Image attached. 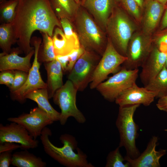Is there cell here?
Here are the masks:
<instances>
[{
    "instance_id": "1",
    "label": "cell",
    "mask_w": 167,
    "mask_h": 167,
    "mask_svg": "<svg viewBox=\"0 0 167 167\" xmlns=\"http://www.w3.org/2000/svg\"><path fill=\"white\" fill-rule=\"evenodd\" d=\"M11 24L18 47L26 55L34 49L30 43L34 31L46 33L52 37L56 27L62 28L49 0H19Z\"/></svg>"
},
{
    "instance_id": "2",
    "label": "cell",
    "mask_w": 167,
    "mask_h": 167,
    "mask_svg": "<svg viewBox=\"0 0 167 167\" xmlns=\"http://www.w3.org/2000/svg\"><path fill=\"white\" fill-rule=\"evenodd\" d=\"M52 134L51 130L46 126L40 136L44 151L50 157L67 167H94L88 162L86 154L77 147V142L74 137L67 134L61 135L59 139L63 145L58 147L49 139Z\"/></svg>"
},
{
    "instance_id": "3",
    "label": "cell",
    "mask_w": 167,
    "mask_h": 167,
    "mask_svg": "<svg viewBox=\"0 0 167 167\" xmlns=\"http://www.w3.org/2000/svg\"><path fill=\"white\" fill-rule=\"evenodd\" d=\"M76 32L81 46L85 50L102 55L106 45L101 28L88 12L79 7L75 18Z\"/></svg>"
},
{
    "instance_id": "4",
    "label": "cell",
    "mask_w": 167,
    "mask_h": 167,
    "mask_svg": "<svg viewBox=\"0 0 167 167\" xmlns=\"http://www.w3.org/2000/svg\"><path fill=\"white\" fill-rule=\"evenodd\" d=\"M105 29L116 49L126 56L128 46L135 27L125 12L117 5L109 18Z\"/></svg>"
},
{
    "instance_id": "5",
    "label": "cell",
    "mask_w": 167,
    "mask_h": 167,
    "mask_svg": "<svg viewBox=\"0 0 167 167\" xmlns=\"http://www.w3.org/2000/svg\"><path fill=\"white\" fill-rule=\"evenodd\" d=\"M140 105L119 106L116 125L120 136L119 146L124 147L127 155L130 158H137L140 153L136 145L138 136V126L134 121V113Z\"/></svg>"
},
{
    "instance_id": "6",
    "label": "cell",
    "mask_w": 167,
    "mask_h": 167,
    "mask_svg": "<svg viewBox=\"0 0 167 167\" xmlns=\"http://www.w3.org/2000/svg\"><path fill=\"white\" fill-rule=\"evenodd\" d=\"M77 91L72 82L68 79L54 95V102L61 110L59 121L61 125H64L70 117L74 118L79 123L86 122L85 116L76 105Z\"/></svg>"
},
{
    "instance_id": "7",
    "label": "cell",
    "mask_w": 167,
    "mask_h": 167,
    "mask_svg": "<svg viewBox=\"0 0 167 167\" xmlns=\"http://www.w3.org/2000/svg\"><path fill=\"white\" fill-rule=\"evenodd\" d=\"M139 72L138 69L128 70L122 67L119 71L96 88L105 100L115 101L122 93L136 84Z\"/></svg>"
},
{
    "instance_id": "8",
    "label": "cell",
    "mask_w": 167,
    "mask_h": 167,
    "mask_svg": "<svg viewBox=\"0 0 167 167\" xmlns=\"http://www.w3.org/2000/svg\"><path fill=\"white\" fill-rule=\"evenodd\" d=\"M127 59V57L121 54L117 51L111 40L108 39L105 50L90 83V88H96L104 81L109 74L116 71Z\"/></svg>"
},
{
    "instance_id": "9",
    "label": "cell",
    "mask_w": 167,
    "mask_h": 167,
    "mask_svg": "<svg viewBox=\"0 0 167 167\" xmlns=\"http://www.w3.org/2000/svg\"><path fill=\"white\" fill-rule=\"evenodd\" d=\"M100 60L95 52L85 50L75 63L68 79L78 91H84L90 83Z\"/></svg>"
},
{
    "instance_id": "10",
    "label": "cell",
    "mask_w": 167,
    "mask_h": 167,
    "mask_svg": "<svg viewBox=\"0 0 167 167\" xmlns=\"http://www.w3.org/2000/svg\"><path fill=\"white\" fill-rule=\"evenodd\" d=\"M42 40L40 37H32L31 44L34 47V60L28 72L27 80L24 85L15 92L11 93L12 99L20 102H24L25 96L29 92L36 89L47 88V84L42 80L40 71V62L38 59V54Z\"/></svg>"
},
{
    "instance_id": "11",
    "label": "cell",
    "mask_w": 167,
    "mask_h": 167,
    "mask_svg": "<svg viewBox=\"0 0 167 167\" xmlns=\"http://www.w3.org/2000/svg\"><path fill=\"white\" fill-rule=\"evenodd\" d=\"M7 120L22 126L35 139L40 136L45 127L54 122L48 114L38 107L31 109L29 113H24L16 117L9 118Z\"/></svg>"
},
{
    "instance_id": "12",
    "label": "cell",
    "mask_w": 167,
    "mask_h": 167,
    "mask_svg": "<svg viewBox=\"0 0 167 167\" xmlns=\"http://www.w3.org/2000/svg\"><path fill=\"white\" fill-rule=\"evenodd\" d=\"M5 142L19 144L23 150L36 148L39 144L25 128L14 122L4 126L0 124V143Z\"/></svg>"
},
{
    "instance_id": "13",
    "label": "cell",
    "mask_w": 167,
    "mask_h": 167,
    "mask_svg": "<svg viewBox=\"0 0 167 167\" xmlns=\"http://www.w3.org/2000/svg\"><path fill=\"white\" fill-rule=\"evenodd\" d=\"M131 38L126 53L127 59L122 66L128 70L138 69L141 67L152 48L150 44L139 34L134 35Z\"/></svg>"
},
{
    "instance_id": "14",
    "label": "cell",
    "mask_w": 167,
    "mask_h": 167,
    "mask_svg": "<svg viewBox=\"0 0 167 167\" xmlns=\"http://www.w3.org/2000/svg\"><path fill=\"white\" fill-rule=\"evenodd\" d=\"M167 55L156 46L152 47L141 67L139 74L141 82L145 86L159 73L165 65Z\"/></svg>"
},
{
    "instance_id": "15",
    "label": "cell",
    "mask_w": 167,
    "mask_h": 167,
    "mask_svg": "<svg viewBox=\"0 0 167 167\" xmlns=\"http://www.w3.org/2000/svg\"><path fill=\"white\" fill-rule=\"evenodd\" d=\"M158 141L157 137H152L145 150L137 158L132 159L127 155L124 157L131 167H159L160 159L166 153L165 149L156 150Z\"/></svg>"
},
{
    "instance_id": "16",
    "label": "cell",
    "mask_w": 167,
    "mask_h": 167,
    "mask_svg": "<svg viewBox=\"0 0 167 167\" xmlns=\"http://www.w3.org/2000/svg\"><path fill=\"white\" fill-rule=\"evenodd\" d=\"M156 97L155 93L146 88L140 87L136 84L122 93L116 99V103L119 106L135 105L149 106Z\"/></svg>"
},
{
    "instance_id": "17",
    "label": "cell",
    "mask_w": 167,
    "mask_h": 167,
    "mask_svg": "<svg viewBox=\"0 0 167 167\" xmlns=\"http://www.w3.org/2000/svg\"><path fill=\"white\" fill-rule=\"evenodd\" d=\"M22 52L18 47L12 49L9 53L0 54V71L19 70L28 72L32 65L31 58L34 54V49L24 57L18 54Z\"/></svg>"
},
{
    "instance_id": "18",
    "label": "cell",
    "mask_w": 167,
    "mask_h": 167,
    "mask_svg": "<svg viewBox=\"0 0 167 167\" xmlns=\"http://www.w3.org/2000/svg\"><path fill=\"white\" fill-rule=\"evenodd\" d=\"M117 4L114 0H85L81 4L93 16L100 28H106L109 18Z\"/></svg>"
},
{
    "instance_id": "19",
    "label": "cell",
    "mask_w": 167,
    "mask_h": 167,
    "mask_svg": "<svg viewBox=\"0 0 167 167\" xmlns=\"http://www.w3.org/2000/svg\"><path fill=\"white\" fill-rule=\"evenodd\" d=\"M166 6L156 0H145L143 25L147 33L152 32L159 24Z\"/></svg>"
},
{
    "instance_id": "20",
    "label": "cell",
    "mask_w": 167,
    "mask_h": 167,
    "mask_svg": "<svg viewBox=\"0 0 167 167\" xmlns=\"http://www.w3.org/2000/svg\"><path fill=\"white\" fill-rule=\"evenodd\" d=\"M52 38L56 56L68 55L81 46L79 38H67L62 28L58 27L54 28Z\"/></svg>"
},
{
    "instance_id": "21",
    "label": "cell",
    "mask_w": 167,
    "mask_h": 167,
    "mask_svg": "<svg viewBox=\"0 0 167 167\" xmlns=\"http://www.w3.org/2000/svg\"><path fill=\"white\" fill-rule=\"evenodd\" d=\"M47 75V88L49 99L53 97L55 92L61 87L63 70L60 62L56 59L44 63Z\"/></svg>"
},
{
    "instance_id": "22",
    "label": "cell",
    "mask_w": 167,
    "mask_h": 167,
    "mask_svg": "<svg viewBox=\"0 0 167 167\" xmlns=\"http://www.w3.org/2000/svg\"><path fill=\"white\" fill-rule=\"evenodd\" d=\"M25 99H30L36 103L38 107L45 111L54 122L59 121L60 113L55 110L50 103L47 88L34 90L28 94Z\"/></svg>"
},
{
    "instance_id": "23",
    "label": "cell",
    "mask_w": 167,
    "mask_h": 167,
    "mask_svg": "<svg viewBox=\"0 0 167 167\" xmlns=\"http://www.w3.org/2000/svg\"><path fill=\"white\" fill-rule=\"evenodd\" d=\"M51 6L58 19L65 18L71 22L80 6L75 0H49Z\"/></svg>"
},
{
    "instance_id": "24",
    "label": "cell",
    "mask_w": 167,
    "mask_h": 167,
    "mask_svg": "<svg viewBox=\"0 0 167 167\" xmlns=\"http://www.w3.org/2000/svg\"><path fill=\"white\" fill-rule=\"evenodd\" d=\"M11 164L17 167H45L46 163L41 158L30 153L27 150L12 154Z\"/></svg>"
},
{
    "instance_id": "25",
    "label": "cell",
    "mask_w": 167,
    "mask_h": 167,
    "mask_svg": "<svg viewBox=\"0 0 167 167\" xmlns=\"http://www.w3.org/2000/svg\"><path fill=\"white\" fill-rule=\"evenodd\" d=\"M144 87L154 92L156 98L167 95V68L165 65L154 79Z\"/></svg>"
},
{
    "instance_id": "26",
    "label": "cell",
    "mask_w": 167,
    "mask_h": 167,
    "mask_svg": "<svg viewBox=\"0 0 167 167\" xmlns=\"http://www.w3.org/2000/svg\"><path fill=\"white\" fill-rule=\"evenodd\" d=\"M40 32L42 40L38 52V61L44 63L51 62L56 57L52 37L46 33Z\"/></svg>"
},
{
    "instance_id": "27",
    "label": "cell",
    "mask_w": 167,
    "mask_h": 167,
    "mask_svg": "<svg viewBox=\"0 0 167 167\" xmlns=\"http://www.w3.org/2000/svg\"><path fill=\"white\" fill-rule=\"evenodd\" d=\"M16 43L11 23H2L0 25V47L4 53L11 51L12 45Z\"/></svg>"
},
{
    "instance_id": "28",
    "label": "cell",
    "mask_w": 167,
    "mask_h": 167,
    "mask_svg": "<svg viewBox=\"0 0 167 167\" xmlns=\"http://www.w3.org/2000/svg\"><path fill=\"white\" fill-rule=\"evenodd\" d=\"M19 0H5L0 2V21L2 23H11L16 15Z\"/></svg>"
},
{
    "instance_id": "29",
    "label": "cell",
    "mask_w": 167,
    "mask_h": 167,
    "mask_svg": "<svg viewBox=\"0 0 167 167\" xmlns=\"http://www.w3.org/2000/svg\"><path fill=\"white\" fill-rule=\"evenodd\" d=\"M118 146L114 150L110 152L106 158L105 167H130L129 163L125 161L120 152Z\"/></svg>"
},
{
    "instance_id": "30",
    "label": "cell",
    "mask_w": 167,
    "mask_h": 167,
    "mask_svg": "<svg viewBox=\"0 0 167 167\" xmlns=\"http://www.w3.org/2000/svg\"><path fill=\"white\" fill-rule=\"evenodd\" d=\"M120 3L123 8L137 21H140L142 9L135 0H121Z\"/></svg>"
},
{
    "instance_id": "31",
    "label": "cell",
    "mask_w": 167,
    "mask_h": 167,
    "mask_svg": "<svg viewBox=\"0 0 167 167\" xmlns=\"http://www.w3.org/2000/svg\"><path fill=\"white\" fill-rule=\"evenodd\" d=\"M14 82L9 89L11 93H13L21 88L25 84L27 80L28 72L21 71L15 70Z\"/></svg>"
},
{
    "instance_id": "32",
    "label": "cell",
    "mask_w": 167,
    "mask_h": 167,
    "mask_svg": "<svg viewBox=\"0 0 167 167\" xmlns=\"http://www.w3.org/2000/svg\"><path fill=\"white\" fill-rule=\"evenodd\" d=\"M60 21L63 32L67 38H79L77 32L70 20L66 18H62Z\"/></svg>"
},
{
    "instance_id": "33",
    "label": "cell",
    "mask_w": 167,
    "mask_h": 167,
    "mask_svg": "<svg viewBox=\"0 0 167 167\" xmlns=\"http://www.w3.org/2000/svg\"><path fill=\"white\" fill-rule=\"evenodd\" d=\"M85 50L84 48L81 45L79 49L74 50L68 55L69 57V61L66 71L70 72L71 71L75 63L84 54Z\"/></svg>"
},
{
    "instance_id": "34",
    "label": "cell",
    "mask_w": 167,
    "mask_h": 167,
    "mask_svg": "<svg viewBox=\"0 0 167 167\" xmlns=\"http://www.w3.org/2000/svg\"><path fill=\"white\" fill-rule=\"evenodd\" d=\"M15 70H5L0 73V84L10 88L12 85L15 77Z\"/></svg>"
},
{
    "instance_id": "35",
    "label": "cell",
    "mask_w": 167,
    "mask_h": 167,
    "mask_svg": "<svg viewBox=\"0 0 167 167\" xmlns=\"http://www.w3.org/2000/svg\"><path fill=\"white\" fill-rule=\"evenodd\" d=\"M12 152L6 151L0 153V167H9L12 163Z\"/></svg>"
},
{
    "instance_id": "36",
    "label": "cell",
    "mask_w": 167,
    "mask_h": 167,
    "mask_svg": "<svg viewBox=\"0 0 167 167\" xmlns=\"http://www.w3.org/2000/svg\"><path fill=\"white\" fill-rule=\"evenodd\" d=\"M19 148H21L20 145L15 143L5 142L0 143V153L6 151L12 152Z\"/></svg>"
},
{
    "instance_id": "37",
    "label": "cell",
    "mask_w": 167,
    "mask_h": 167,
    "mask_svg": "<svg viewBox=\"0 0 167 167\" xmlns=\"http://www.w3.org/2000/svg\"><path fill=\"white\" fill-rule=\"evenodd\" d=\"M55 59L60 63L63 71H66L67 66L69 61V57L68 55L65 56L58 55L56 56Z\"/></svg>"
},
{
    "instance_id": "38",
    "label": "cell",
    "mask_w": 167,
    "mask_h": 167,
    "mask_svg": "<svg viewBox=\"0 0 167 167\" xmlns=\"http://www.w3.org/2000/svg\"><path fill=\"white\" fill-rule=\"evenodd\" d=\"M163 30L158 34L156 39V42L157 47L161 43L167 44V28Z\"/></svg>"
},
{
    "instance_id": "39",
    "label": "cell",
    "mask_w": 167,
    "mask_h": 167,
    "mask_svg": "<svg viewBox=\"0 0 167 167\" xmlns=\"http://www.w3.org/2000/svg\"><path fill=\"white\" fill-rule=\"evenodd\" d=\"M156 106L159 110L167 112V95L159 98Z\"/></svg>"
},
{
    "instance_id": "40",
    "label": "cell",
    "mask_w": 167,
    "mask_h": 167,
    "mask_svg": "<svg viewBox=\"0 0 167 167\" xmlns=\"http://www.w3.org/2000/svg\"><path fill=\"white\" fill-rule=\"evenodd\" d=\"M167 28V4L166 6L165 11L164 15L163 17L160 29L161 30H163Z\"/></svg>"
},
{
    "instance_id": "41",
    "label": "cell",
    "mask_w": 167,
    "mask_h": 167,
    "mask_svg": "<svg viewBox=\"0 0 167 167\" xmlns=\"http://www.w3.org/2000/svg\"><path fill=\"white\" fill-rule=\"evenodd\" d=\"M138 4L141 9H143V6L145 0H135Z\"/></svg>"
},
{
    "instance_id": "42",
    "label": "cell",
    "mask_w": 167,
    "mask_h": 167,
    "mask_svg": "<svg viewBox=\"0 0 167 167\" xmlns=\"http://www.w3.org/2000/svg\"><path fill=\"white\" fill-rule=\"evenodd\" d=\"M166 6L167 4V0H156Z\"/></svg>"
},
{
    "instance_id": "43",
    "label": "cell",
    "mask_w": 167,
    "mask_h": 167,
    "mask_svg": "<svg viewBox=\"0 0 167 167\" xmlns=\"http://www.w3.org/2000/svg\"><path fill=\"white\" fill-rule=\"evenodd\" d=\"M75 2L78 4H80V0H75Z\"/></svg>"
},
{
    "instance_id": "44",
    "label": "cell",
    "mask_w": 167,
    "mask_h": 167,
    "mask_svg": "<svg viewBox=\"0 0 167 167\" xmlns=\"http://www.w3.org/2000/svg\"><path fill=\"white\" fill-rule=\"evenodd\" d=\"M117 3H120L121 0H114Z\"/></svg>"
},
{
    "instance_id": "45",
    "label": "cell",
    "mask_w": 167,
    "mask_h": 167,
    "mask_svg": "<svg viewBox=\"0 0 167 167\" xmlns=\"http://www.w3.org/2000/svg\"><path fill=\"white\" fill-rule=\"evenodd\" d=\"M165 65L167 68V58H166V62L165 63Z\"/></svg>"
},
{
    "instance_id": "46",
    "label": "cell",
    "mask_w": 167,
    "mask_h": 167,
    "mask_svg": "<svg viewBox=\"0 0 167 167\" xmlns=\"http://www.w3.org/2000/svg\"><path fill=\"white\" fill-rule=\"evenodd\" d=\"M85 0H81V4H82Z\"/></svg>"
},
{
    "instance_id": "47",
    "label": "cell",
    "mask_w": 167,
    "mask_h": 167,
    "mask_svg": "<svg viewBox=\"0 0 167 167\" xmlns=\"http://www.w3.org/2000/svg\"><path fill=\"white\" fill-rule=\"evenodd\" d=\"M5 0H0V2H1L4 1H5Z\"/></svg>"
}]
</instances>
